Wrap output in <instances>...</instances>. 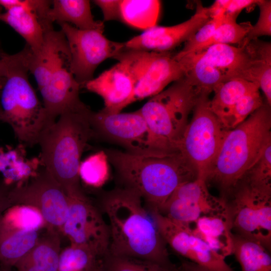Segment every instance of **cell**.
<instances>
[{
	"label": "cell",
	"mask_w": 271,
	"mask_h": 271,
	"mask_svg": "<svg viewBox=\"0 0 271 271\" xmlns=\"http://www.w3.org/2000/svg\"><path fill=\"white\" fill-rule=\"evenodd\" d=\"M3 8L0 6V14L2 13ZM5 53V52L3 50L2 47L1 42L0 41V58Z\"/></svg>",
	"instance_id": "7bdbcfd3"
},
{
	"label": "cell",
	"mask_w": 271,
	"mask_h": 271,
	"mask_svg": "<svg viewBox=\"0 0 271 271\" xmlns=\"http://www.w3.org/2000/svg\"><path fill=\"white\" fill-rule=\"evenodd\" d=\"M190 224L193 232L217 253L225 257L232 254V232L227 217L204 216Z\"/></svg>",
	"instance_id": "d4e9b609"
},
{
	"label": "cell",
	"mask_w": 271,
	"mask_h": 271,
	"mask_svg": "<svg viewBox=\"0 0 271 271\" xmlns=\"http://www.w3.org/2000/svg\"><path fill=\"white\" fill-rule=\"evenodd\" d=\"M8 189L7 187L0 186V219L6 210L11 207L7 196Z\"/></svg>",
	"instance_id": "ab89813d"
},
{
	"label": "cell",
	"mask_w": 271,
	"mask_h": 271,
	"mask_svg": "<svg viewBox=\"0 0 271 271\" xmlns=\"http://www.w3.org/2000/svg\"><path fill=\"white\" fill-rule=\"evenodd\" d=\"M93 2L101 10L104 21L120 20V0H94Z\"/></svg>",
	"instance_id": "8d00e7d4"
},
{
	"label": "cell",
	"mask_w": 271,
	"mask_h": 271,
	"mask_svg": "<svg viewBox=\"0 0 271 271\" xmlns=\"http://www.w3.org/2000/svg\"><path fill=\"white\" fill-rule=\"evenodd\" d=\"M178 271H210L196 263L184 258L180 259V263L177 266Z\"/></svg>",
	"instance_id": "f35d334b"
},
{
	"label": "cell",
	"mask_w": 271,
	"mask_h": 271,
	"mask_svg": "<svg viewBox=\"0 0 271 271\" xmlns=\"http://www.w3.org/2000/svg\"><path fill=\"white\" fill-rule=\"evenodd\" d=\"M98 259L90 250L70 244L60 251L58 271H90Z\"/></svg>",
	"instance_id": "d6a6232c"
},
{
	"label": "cell",
	"mask_w": 271,
	"mask_h": 271,
	"mask_svg": "<svg viewBox=\"0 0 271 271\" xmlns=\"http://www.w3.org/2000/svg\"><path fill=\"white\" fill-rule=\"evenodd\" d=\"M259 90L244 95L219 121L227 129L235 128L263 104Z\"/></svg>",
	"instance_id": "836d02e7"
},
{
	"label": "cell",
	"mask_w": 271,
	"mask_h": 271,
	"mask_svg": "<svg viewBox=\"0 0 271 271\" xmlns=\"http://www.w3.org/2000/svg\"><path fill=\"white\" fill-rule=\"evenodd\" d=\"M91 112L85 104L66 110L45 129L38 143L44 168L67 196L83 192L79 170L83 152L93 138Z\"/></svg>",
	"instance_id": "3957f363"
},
{
	"label": "cell",
	"mask_w": 271,
	"mask_h": 271,
	"mask_svg": "<svg viewBox=\"0 0 271 271\" xmlns=\"http://www.w3.org/2000/svg\"><path fill=\"white\" fill-rule=\"evenodd\" d=\"M109 163L105 151H100L89 156L80 163V179L90 187H101L109 177Z\"/></svg>",
	"instance_id": "4dcf8cb0"
},
{
	"label": "cell",
	"mask_w": 271,
	"mask_h": 271,
	"mask_svg": "<svg viewBox=\"0 0 271 271\" xmlns=\"http://www.w3.org/2000/svg\"><path fill=\"white\" fill-rule=\"evenodd\" d=\"M149 211L166 243L178 254L210 271H234L225 257L195 234L188 224L173 220L157 210Z\"/></svg>",
	"instance_id": "9a60e30c"
},
{
	"label": "cell",
	"mask_w": 271,
	"mask_h": 271,
	"mask_svg": "<svg viewBox=\"0 0 271 271\" xmlns=\"http://www.w3.org/2000/svg\"><path fill=\"white\" fill-rule=\"evenodd\" d=\"M48 16L52 23H67L80 30L104 32V25L95 21L88 0H53Z\"/></svg>",
	"instance_id": "cb8c5ba5"
},
{
	"label": "cell",
	"mask_w": 271,
	"mask_h": 271,
	"mask_svg": "<svg viewBox=\"0 0 271 271\" xmlns=\"http://www.w3.org/2000/svg\"><path fill=\"white\" fill-rule=\"evenodd\" d=\"M25 46L29 73L34 77L39 90L46 85L61 62L70 58L66 39L61 30L52 28L48 31L44 43L37 53H33L27 45Z\"/></svg>",
	"instance_id": "44dd1931"
},
{
	"label": "cell",
	"mask_w": 271,
	"mask_h": 271,
	"mask_svg": "<svg viewBox=\"0 0 271 271\" xmlns=\"http://www.w3.org/2000/svg\"><path fill=\"white\" fill-rule=\"evenodd\" d=\"M209 94L203 92L199 96L179 147V153L196 171L198 178L205 181L228 130L211 110Z\"/></svg>",
	"instance_id": "ba28073f"
},
{
	"label": "cell",
	"mask_w": 271,
	"mask_h": 271,
	"mask_svg": "<svg viewBox=\"0 0 271 271\" xmlns=\"http://www.w3.org/2000/svg\"><path fill=\"white\" fill-rule=\"evenodd\" d=\"M104 271H178L177 266H167L138 258L113 255L100 259Z\"/></svg>",
	"instance_id": "1f68e13d"
},
{
	"label": "cell",
	"mask_w": 271,
	"mask_h": 271,
	"mask_svg": "<svg viewBox=\"0 0 271 271\" xmlns=\"http://www.w3.org/2000/svg\"><path fill=\"white\" fill-rule=\"evenodd\" d=\"M208 8L196 2L194 14L188 20L172 26H155L124 42V48L148 52H170L190 39L210 19Z\"/></svg>",
	"instance_id": "e0dca14e"
},
{
	"label": "cell",
	"mask_w": 271,
	"mask_h": 271,
	"mask_svg": "<svg viewBox=\"0 0 271 271\" xmlns=\"http://www.w3.org/2000/svg\"><path fill=\"white\" fill-rule=\"evenodd\" d=\"M104 151L121 186L137 192L149 210L159 211L179 186L198 178L194 168L180 153L158 156Z\"/></svg>",
	"instance_id": "7a4b0ae2"
},
{
	"label": "cell",
	"mask_w": 271,
	"mask_h": 271,
	"mask_svg": "<svg viewBox=\"0 0 271 271\" xmlns=\"http://www.w3.org/2000/svg\"><path fill=\"white\" fill-rule=\"evenodd\" d=\"M143 202L137 192L123 186L101 195L99 208L108 220L109 253L174 265L167 244Z\"/></svg>",
	"instance_id": "6da1fadb"
},
{
	"label": "cell",
	"mask_w": 271,
	"mask_h": 271,
	"mask_svg": "<svg viewBox=\"0 0 271 271\" xmlns=\"http://www.w3.org/2000/svg\"><path fill=\"white\" fill-rule=\"evenodd\" d=\"M201 93L184 76L151 97L139 109L160 155L179 153V145L189 122V115Z\"/></svg>",
	"instance_id": "8992f818"
},
{
	"label": "cell",
	"mask_w": 271,
	"mask_h": 271,
	"mask_svg": "<svg viewBox=\"0 0 271 271\" xmlns=\"http://www.w3.org/2000/svg\"><path fill=\"white\" fill-rule=\"evenodd\" d=\"M0 219V263L9 269L36 245L45 225L40 213L25 206L15 205Z\"/></svg>",
	"instance_id": "5bb4252c"
},
{
	"label": "cell",
	"mask_w": 271,
	"mask_h": 271,
	"mask_svg": "<svg viewBox=\"0 0 271 271\" xmlns=\"http://www.w3.org/2000/svg\"><path fill=\"white\" fill-rule=\"evenodd\" d=\"M259 16L255 25L252 26L242 42L237 46L247 44L249 41L262 36L271 35V1L258 0Z\"/></svg>",
	"instance_id": "d590c367"
},
{
	"label": "cell",
	"mask_w": 271,
	"mask_h": 271,
	"mask_svg": "<svg viewBox=\"0 0 271 271\" xmlns=\"http://www.w3.org/2000/svg\"><path fill=\"white\" fill-rule=\"evenodd\" d=\"M233 254L241 271H271L270 252L259 242L232 233Z\"/></svg>",
	"instance_id": "484cf974"
},
{
	"label": "cell",
	"mask_w": 271,
	"mask_h": 271,
	"mask_svg": "<svg viewBox=\"0 0 271 271\" xmlns=\"http://www.w3.org/2000/svg\"><path fill=\"white\" fill-rule=\"evenodd\" d=\"M0 271H10L9 269L2 267L1 269H0Z\"/></svg>",
	"instance_id": "f6af8a7d"
},
{
	"label": "cell",
	"mask_w": 271,
	"mask_h": 271,
	"mask_svg": "<svg viewBox=\"0 0 271 271\" xmlns=\"http://www.w3.org/2000/svg\"><path fill=\"white\" fill-rule=\"evenodd\" d=\"M270 106L267 103L228 130L207 174L226 198L271 143Z\"/></svg>",
	"instance_id": "5b68a950"
},
{
	"label": "cell",
	"mask_w": 271,
	"mask_h": 271,
	"mask_svg": "<svg viewBox=\"0 0 271 271\" xmlns=\"http://www.w3.org/2000/svg\"><path fill=\"white\" fill-rule=\"evenodd\" d=\"M3 82V74L2 72V62L0 59V89Z\"/></svg>",
	"instance_id": "ee69618b"
},
{
	"label": "cell",
	"mask_w": 271,
	"mask_h": 271,
	"mask_svg": "<svg viewBox=\"0 0 271 271\" xmlns=\"http://www.w3.org/2000/svg\"><path fill=\"white\" fill-rule=\"evenodd\" d=\"M11 205L31 207L41 215L47 229L61 232L69 211V199L61 186L45 168L26 183L8 188Z\"/></svg>",
	"instance_id": "9c48e42d"
},
{
	"label": "cell",
	"mask_w": 271,
	"mask_h": 271,
	"mask_svg": "<svg viewBox=\"0 0 271 271\" xmlns=\"http://www.w3.org/2000/svg\"><path fill=\"white\" fill-rule=\"evenodd\" d=\"M22 0H0V6L5 11L9 10L19 5Z\"/></svg>",
	"instance_id": "60d3db41"
},
{
	"label": "cell",
	"mask_w": 271,
	"mask_h": 271,
	"mask_svg": "<svg viewBox=\"0 0 271 271\" xmlns=\"http://www.w3.org/2000/svg\"><path fill=\"white\" fill-rule=\"evenodd\" d=\"M51 1L22 0L21 3L0 14V21L24 38L33 53L41 48L46 33L54 28L48 13Z\"/></svg>",
	"instance_id": "ac0fdd59"
},
{
	"label": "cell",
	"mask_w": 271,
	"mask_h": 271,
	"mask_svg": "<svg viewBox=\"0 0 271 271\" xmlns=\"http://www.w3.org/2000/svg\"><path fill=\"white\" fill-rule=\"evenodd\" d=\"M59 25L68 45L70 70L80 87L93 78L100 63L114 58L124 49V42L111 41L103 32L80 30L67 23Z\"/></svg>",
	"instance_id": "7c38bea8"
},
{
	"label": "cell",
	"mask_w": 271,
	"mask_h": 271,
	"mask_svg": "<svg viewBox=\"0 0 271 271\" xmlns=\"http://www.w3.org/2000/svg\"><path fill=\"white\" fill-rule=\"evenodd\" d=\"M219 70L227 80L242 79L257 83L271 105V44L258 39L232 46L214 44L197 52Z\"/></svg>",
	"instance_id": "52a82bcc"
},
{
	"label": "cell",
	"mask_w": 271,
	"mask_h": 271,
	"mask_svg": "<svg viewBox=\"0 0 271 271\" xmlns=\"http://www.w3.org/2000/svg\"><path fill=\"white\" fill-rule=\"evenodd\" d=\"M90 122L93 138L114 143L129 153L161 155L157 151L148 125L140 110L109 113L102 109L91 112Z\"/></svg>",
	"instance_id": "8fae6325"
},
{
	"label": "cell",
	"mask_w": 271,
	"mask_h": 271,
	"mask_svg": "<svg viewBox=\"0 0 271 271\" xmlns=\"http://www.w3.org/2000/svg\"><path fill=\"white\" fill-rule=\"evenodd\" d=\"M158 211L185 224L194 222L204 216L227 217L225 200L212 195L205 181L198 178L179 186Z\"/></svg>",
	"instance_id": "2e32d148"
},
{
	"label": "cell",
	"mask_w": 271,
	"mask_h": 271,
	"mask_svg": "<svg viewBox=\"0 0 271 271\" xmlns=\"http://www.w3.org/2000/svg\"><path fill=\"white\" fill-rule=\"evenodd\" d=\"M68 197L69 211L61 232L70 244L84 247L102 258L109 253L110 232L101 210L84 192Z\"/></svg>",
	"instance_id": "4fadbf2b"
},
{
	"label": "cell",
	"mask_w": 271,
	"mask_h": 271,
	"mask_svg": "<svg viewBox=\"0 0 271 271\" xmlns=\"http://www.w3.org/2000/svg\"><path fill=\"white\" fill-rule=\"evenodd\" d=\"M161 2L157 0H120V21L146 30L155 26L159 19Z\"/></svg>",
	"instance_id": "83f0119b"
},
{
	"label": "cell",
	"mask_w": 271,
	"mask_h": 271,
	"mask_svg": "<svg viewBox=\"0 0 271 271\" xmlns=\"http://www.w3.org/2000/svg\"><path fill=\"white\" fill-rule=\"evenodd\" d=\"M70 58L63 60L39 90L43 106L52 122L66 110L84 104L79 97L80 86L70 70Z\"/></svg>",
	"instance_id": "ffe728a7"
},
{
	"label": "cell",
	"mask_w": 271,
	"mask_h": 271,
	"mask_svg": "<svg viewBox=\"0 0 271 271\" xmlns=\"http://www.w3.org/2000/svg\"><path fill=\"white\" fill-rule=\"evenodd\" d=\"M259 84L242 79H232L218 85L210 100L212 111L220 120L245 94L259 90Z\"/></svg>",
	"instance_id": "4316f807"
},
{
	"label": "cell",
	"mask_w": 271,
	"mask_h": 271,
	"mask_svg": "<svg viewBox=\"0 0 271 271\" xmlns=\"http://www.w3.org/2000/svg\"><path fill=\"white\" fill-rule=\"evenodd\" d=\"M171 52L156 53L143 77L138 83L134 102L152 97L170 83L184 76V72Z\"/></svg>",
	"instance_id": "7402d4cb"
},
{
	"label": "cell",
	"mask_w": 271,
	"mask_h": 271,
	"mask_svg": "<svg viewBox=\"0 0 271 271\" xmlns=\"http://www.w3.org/2000/svg\"><path fill=\"white\" fill-rule=\"evenodd\" d=\"M137 82L127 67L118 63L98 76L86 82L83 87L100 96L109 113H116L134 102Z\"/></svg>",
	"instance_id": "d6986e66"
},
{
	"label": "cell",
	"mask_w": 271,
	"mask_h": 271,
	"mask_svg": "<svg viewBox=\"0 0 271 271\" xmlns=\"http://www.w3.org/2000/svg\"><path fill=\"white\" fill-rule=\"evenodd\" d=\"M231 232L262 245L271 241V195L239 181L224 199Z\"/></svg>",
	"instance_id": "30bf717a"
},
{
	"label": "cell",
	"mask_w": 271,
	"mask_h": 271,
	"mask_svg": "<svg viewBox=\"0 0 271 271\" xmlns=\"http://www.w3.org/2000/svg\"><path fill=\"white\" fill-rule=\"evenodd\" d=\"M257 1L258 0H229L224 14L239 15L244 9H250L253 6L256 5Z\"/></svg>",
	"instance_id": "74e56055"
},
{
	"label": "cell",
	"mask_w": 271,
	"mask_h": 271,
	"mask_svg": "<svg viewBox=\"0 0 271 271\" xmlns=\"http://www.w3.org/2000/svg\"><path fill=\"white\" fill-rule=\"evenodd\" d=\"M46 229L33 249L15 264L18 271H58L61 251L59 233Z\"/></svg>",
	"instance_id": "603a6c76"
},
{
	"label": "cell",
	"mask_w": 271,
	"mask_h": 271,
	"mask_svg": "<svg viewBox=\"0 0 271 271\" xmlns=\"http://www.w3.org/2000/svg\"><path fill=\"white\" fill-rule=\"evenodd\" d=\"M238 16L224 14L221 24L216 29L211 38L197 52H201L214 44L239 45L252 25L249 22L237 24L236 19Z\"/></svg>",
	"instance_id": "f1b7e54d"
},
{
	"label": "cell",
	"mask_w": 271,
	"mask_h": 271,
	"mask_svg": "<svg viewBox=\"0 0 271 271\" xmlns=\"http://www.w3.org/2000/svg\"><path fill=\"white\" fill-rule=\"evenodd\" d=\"M223 15L210 19L185 43V45L181 51L173 55L174 58H178L188 54L198 52L211 38L216 29L221 24Z\"/></svg>",
	"instance_id": "e575fe53"
},
{
	"label": "cell",
	"mask_w": 271,
	"mask_h": 271,
	"mask_svg": "<svg viewBox=\"0 0 271 271\" xmlns=\"http://www.w3.org/2000/svg\"><path fill=\"white\" fill-rule=\"evenodd\" d=\"M0 121L8 124L23 145L38 144L45 129L54 122L48 117L29 80L27 53L23 48L1 58Z\"/></svg>",
	"instance_id": "277c9868"
},
{
	"label": "cell",
	"mask_w": 271,
	"mask_h": 271,
	"mask_svg": "<svg viewBox=\"0 0 271 271\" xmlns=\"http://www.w3.org/2000/svg\"><path fill=\"white\" fill-rule=\"evenodd\" d=\"M239 181L253 190L271 194V143Z\"/></svg>",
	"instance_id": "f546056e"
},
{
	"label": "cell",
	"mask_w": 271,
	"mask_h": 271,
	"mask_svg": "<svg viewBox=\"0 0 271 271\" xmlns=\"http://www.w3.org/2000/svg\"><path fill=\"white\" fill-rule=\"evenodd\" d=\"M90 271H104L100 259L97 260Z\"/></svg>",
	"instance_id": "b9f144b4"
}]
</instances>
